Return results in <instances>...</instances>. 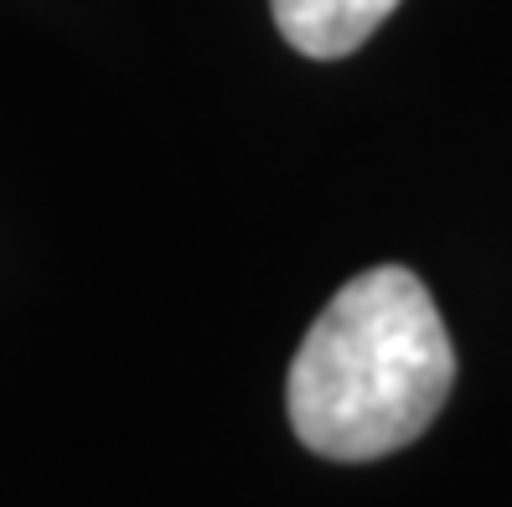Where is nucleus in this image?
<instances>
[{"label":"nucleus","mask_w":512,"mask_h":507,"mask_svg":"<svg viewBox=\"0 0 512 507\" xmlns=\"http://www.w3.org/2000/svg\"><path fill=\"white\" fill-rule=\"evenodd\" d=\"M450 383L456 347L435 295L404 264H378L331 295L300 342L290 430L326 461H378L435 425Z\"/></svg>","instance_id":"nucleus-1"},{"label":"nucleus","mask_w":512,"mask_h":507,"mask_svg":"<svg viewBox=\"0 0 512 507\" xmlns=\"http://www.w3.org/2000/svg\"><path fill=\"white\" fill-rule=\"evenodd\" d=\"M399 0H269L280 37L306 57H347L394 16Z\"/></svg>","instance_id":"nucleus-2"}]
</instances>
